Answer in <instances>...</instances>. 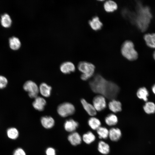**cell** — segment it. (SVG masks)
I'll use <instances>...</instances> for the list:
<instances>
[{"instance_id":"1","label":"cell","mask_w":155,"mask_h":155,"mask_svg":"<svg viewBox=\"0 0 155 155\" xmlns=\"http://www.w3.org/2000/svg\"><path fill=\"white\" fill-rule=\"evenodd\" d=\"M89 85L94 92L111 100L117 97L120 90L117 84L106 80L99 74L94 75L89 82Z\"/></svg>"},{"instance_id":"2","label":"cell","mask_w":155,"mask_h":155,"mask_svg":"<svg viewBox=\"0 0 155 155\" xmlns=\"http://www.w3.org/2000/svg\"><path fill=\"white\" fill-rule=\"evenodd\" d=\"M137 7L136 22L138 28L142 31L146 30L152 18V15L148 7L139 4Z\"/></svg>"},{"instance_id":"3","label":"cell","mask_w":155,"mask_h":155,"mask_svg":"<svg viewBox=\"0 0 155 155\" xmlns=\"http://www.w3.org/2000/svg\"><path fill=\"white\" fill-rule=\"evenodd\" d=\"M121 52L124 57L130 61L135 60L138 58L137 52L135 49L133 43L130 40H126L123 43Z\"/></svg>"},{"instance_id":"4","label":"cell","mask_w":155,"mask_h":155,"mask_svg":"<svg viewBox=\"0 0 155 155\" xmlns=\"http://www.w3.org/2000/svg\"><path fill=\"white\" fill-rule=\"evenodd\" d=\"M78 68L79 71L82 73L80 78L84 81L90 78L93 75L95 69V66L93 64L85 61L80 62Z\"/></svg>"},{"instance_id":"5","label":"cell","mask_w":155,"mask_h":155,"mask_svg":"<svg viewBox=\"0 0 155 155\" xmlns=\"http://www.w3.org/2000/svg\"><path fill=\"white\" fill-rule=\"evenodd\" d=\"M58 114L61 117H65L72 115L75 112L74 106L69 102H65L59 105L57 108Z\"/></svg>"},{"instance_id":"6","label":"cell","mask_w":155,"mask_h":155,"mask_svg":"<svg viewBox=\"0 0 155 155\" xmlns=\"http://www.w3.org/2000/svg\"><path fill=\"white\" fill-rule=\"evenodd\" d=\"M24 89L28 92L29 96L31 98H35L37 96L39 92V88L37 84L34 82L28 80L24 84Z\"/></svg>"},{"instance_id":"7","label":"cell","mask_w":155,"mask_h":155,"mask_svg":"<svg viewBox=\"0 0 155 155\" xmlns=\"http://www.w3.org/2000/svg\"><path fill=\"white\" fill-rule=\"evenodd\" d=\"M93 105L98 111H100L105 109L106 106L105 97L101 95L95 96L93 99Z\"/></svg>"},{"instance_id":"8","label":"cell","mask_w":155,"mask_h":155,"mask_svg":"<svg viewBox=\"0 0 155 155\" xmlns=\"http://www.w3.org/2000/svg\"><path fill=\"white\" fill-rule=\"evenodd\" d=\"M61 71L65 74H68L75 71V69L74 64L71 62L66 61L60 65Z\"/></svg>"},{"instance_id":"9","label":"cell","mask_w":155,"mask_h":155,"mask_svg":"<svg viewBox=\"0 0 155 155\" xmlns=\"http://www.w3.org/2000/svg\"><path fill=\"white\" fill-rule=\"evenodd\" d=\"M78 126L79 123L78 122L72 119H69L66 120L64 124L65 130L67 132L71 133L75 131Z\"/></svg>"},{"instance_id":"10","label":"cell","mask_w":155,"mask_h":155,"mask_svg":"<svg viewBox=\"0 0 155 155\" xmlns=\"http://www.w3.org/2000/svg\"><path fill=\"white\" fill-rule=\"evenodd\" d=\"M67 139L71 144L73 146L80 144L82 141V137L79 133L75 131L71 133L68 135Z\"/></svg>"},{"instance_id":"11","label":"cell","mask_w":155,"mask_h":155,"mask_svg":"<svg viewBox=\"0 0 155 155\" xmlns=\"http://www.w3.org/2000/svg\"><path fill=\"white\" fill-rule=\"evenodd\" d=\"M40 122L42 126L47 129L52 128L55 124L54 119L50 116H45L42 117L40 119Z\"/></svg>"},{"instance_id":"12","label":"cell","mask_w":155,"mask_h":155,"mask_svg":"<svg viewBox=\"0 0 155 155\" xmlns=\"http://www.w3.org/2000/svg\"><path fill=\"white\" fill-rule=\"evenodd\" d=\"M81 102L83 108L89 115L94 117L96 114L97 111L93 105L88 102L84 98L81 100Z\"/></svg>"},{"instance_id":"13","label":"cell","mask_w":155,"mask_h":155,"mask_svg":"<svg viewBox=\"0 0 155 155\" xmlns=\"http://www.w3.org/2000/svg\"><path fill=\"white\" fill-rule=\"evenodd\" d=\"M121 136V131L119 128L112 127L109 130L108 137L112 141L116 142L118 141Z\"/></svg>"},{"instance_id":"14","label":"cell","mask_w":155,"mask_h":155,"mask_svg":"<svg viewBox=\"0 0 155 155\" xmlns=\"http://www.w3.org/2000/svg\"><path fill=\"white\" fill-rule=\"evenodd\" d=\"M46 104V101L43 98L40 96H37L32 103L33 107L39 111H43Z\"/></svg>"},{"instance_id":"15","label":"cell","mask_w":155,"mask_h":155,"mask_svg":"<svg viewBox=\"0 0 155 155\" xmlns=\"http://www.w3.org/2000/svg\"><path fill=\"white\" fill-rule=\"evenodd\" d=\"M39 92L44 97H48L51 94V87L45 83L40 84L39 88Z\"/></svg>"},{"instance_id":"16","label":"cell","mask_w":155,"mask_h":155,"mask_svg":"<svg viewBox=\"0 0 155 155\" xmlns=\"http://www.w3.org/2000/svg\"><path fill=\"white\" fill-rule=\"evenodd\" d=\"M91 28L94 30L97 31L100 30L102 28L103 24L97 16L93 17L88 22Z\"/></svg>"},{"instance_id":"17","label":"cell","mask_w":155,"mask_h":155,"mask_svg":"<svg viewBox=\"0 0 155 155\" xmlns=\"http://www.w3.org/2000/svg\"><path fill=\"white\" fill-rule=\"evenodd\" d=\"M110 111L114 113H116L122 110V104L121 102L114 99L112 100L108 104Z\"/></svg>"},{"instance_id":"18","label":"cell","mask_w":155,"mask_h":155,"mask_svg":"<svg viewBox=\"0 0 155 155\" xmlns=\"http://www.w3.org/2000/svg\"><path fill=\"white\" fill-rule=\"evenodd\" d=\"M98 150L101 154L106 155L110 151V147L108 144L103 141H100L98 144Z\"/></svg>"},{"instance_id":"19","label":"cell","mask_w":155,"mask_h":155,"mask_svg":"<svg viewBox=\"0 0 155 155\" xmlns=\"http://www.w3.org/2000/svg\"><path fill=\"white\" fill-rule=\"evenodd\" d=\"M104 8L105 10L108 12H112L117 9L118 6L117 3L112 0L106 1L104 4Z\"/></svg>"},{"instance_id":"20","label":"cell","mask_w":155,"mask_h":155,"mask_svg":"<svg viewBox=\"0 0 155 155\" xmlns=\"http://www.w3.org/2000/svg\"><path fill=\"white\" fill-rule=\"evenodd\" d=\"M88 123L90 127L93 130H96L101 126L100 121L94 116L91 117L88 119Z\"/></svg>"},{"instance_id":"21","label":"cell","mask_w":155,"mask_h":155,"mask_svg":"<svg viewBox=\"0 0 155 155\" xmlns=\"http://www.w3.org/2000/svg\"><path fill=\"white\" fill-rule=\"evenodd\" d=\"M144 39L148 46L155 48V33L145 34L144 36Z\"/></svg>"},{"instance_id":"22","label":"cell","mask_w":155,"mask_h":155,"mask_svg":"<svg viewBox=\"0 0 155 155\" xmlns=\"http://www.w3.org/2000/svg\"><path fill=\"white\" fill-rule=\"evenodd\" d=\"M105 122L108 126H112L116 125L118 122L117 116L113 113L108 115L105 118Z\"/></svg>"},{"instance_id":"23","label":"cell","mask_w":155,"mask_h":155,"mask_svg":"<svg viewBox=\"0 0 155 155\" xmlns=\"http://www.w3.org/2000/svg\"><path fill=\"white\" fill-rule=\"evenodd\" d=\"M82 138V140L85 143L89 144L95 141L96 137L93 132L88 131L83 135Z\"/></svg>"},{"instance_id":"24","label":"cell","mask_w":155,"mask_h":155,"mask_svg":"<svg viewBox=\"0 0 155 155\" xmlns=\"http://www.w3.org/2000/svg\"><path fill=\"white\" fill-rule=\"evenodd\" d=\"M9 46L13 50L18 49L21 46V43L19 39L15 37H13L9 39Z\"/></svg>"},{"instance_id":"25","label":"cell","mask_w":155,"mask_h":155,"mask_svg":"<svg viewBox=\"0 0 155 155\" xmlns=\"http://www.w3.org/2000/svg\"><path fill=\"white\" fill-rule=\"evenodd\" d=\"M96 132L100 139H106L108 137L109 130L106 127L100 126L96 130Z\"/></svg>"},{"instance_id":"26","label":"cell","mask_w":155,"mask_h":155,"mask_svg":"<svg viewBox=\"0 0 155 155\" xmlns=\"http://www.w3.org/2000/svg\"><path fill=\"white\" fill-rule=\"evenodd\" d=\"M137 95L139 98L142 99L145 101H147L148 100L147 97L149 96V92L146 88L142 87L137 90Z\"/></svg>"},{"instance_id":"27","label":"cell","mask_w":155,"mask_h":155,"mask_svg":"<svg viewBox=\"0 0 155 155\" xmlns=\"http://www.w3.org/2000/svg\"><path fill=\"white\" fill-rule=\"evenodd\" d=\"M12 20L9 16L5 13L1 16V23L5 28H9L11 25Z\"/></svg>"},{"instance_id":"28","label":"cell","mask_w":155,"mask_h":155,"mask_svg":"<svg viewBox=\"0 0 155 155\" xmlns=\"http://www.w3.org/2000/svg\"><path fill=\"white\" fill-rule=\"evenodd\" d=\"M143 109L148 114L154 113L155 112V104L152 102H147L144 106Z\"/></svg>"},{"instance_id":"29","label":"cell","mask_w":155,"mask_h":155,"mask_svg":"<svg viewBox=\"0 0 155 155\" xmlns=\"http://www.w3.org/2000/svg\"><path fill=\"white\" fill-rule=\"evenodd\" d=\"M8 137L9 138L15 140L19 136V132L18 130L14 127H11L8 129L7 131Z\"/></svg>"},{"instance_id":"30","label":"cell","mask_w":155,"mask_h":155,"mask_svg":"<svg viewBox=\"0 0 155 155\" xmlns=\"http://www.w3.org/2000/svg\"><path fill=\"white\" fill-rule=\"evenodd\" d=\"M8 81L7 78L4 76L0 75V89L5 88L7 86Z\"/></svg>"},{"instance_id":"31","label":"cell","mask_w":155,"mask_h":155,"mask_svg":"<svg viewBox=\"0 0 155 155\" xmlns=\"http://www.w3.org/2000/svg\"><path fill=\"white\" fill-rule=\"evenodd\" d=\"M45 154L46 155H56V152L54 148L49 147L46 149Z\"/></svg>"},{"instance_id":"32","label":"cell","mask_w":155,"mask_h":155,"mask_svg":"<svg viewBox=\"0 0 155 155\" xmlns=\"http://www.w3.org/2000/svg\"><path fill=\"white\" fill-rule=\"evenodd\" d=\"M13 155H26V154L23 149L18 148L15 150Z\"/></svg>"},{"instance_id":"33","label":"cell","mask_w":155,"mask_h":155,"mask_svg":"<svg viewBox=\"0 0 155 155\" xmlns=\"http://www.w3.org/2000/svg\"><path fill=\"white\" fill-rule=\"evenodd\" d=\"M152 90L153 93L155 94V84L152 86Z\"/></svg>"},{"instance_id":"34","label":"cell","mask_w":155,"mask_h":155,"mask_svg":"<svg viewBox=\"0 0 155 155\" xmlns=\"http://www.w3.org/2000/svg\"><path fill=\"white\" fill-rule=\"evenodd\" d=\"M153 57L154 59L155 60V51L154 52L153 54Z\"/></svg>"}]
</instances>
